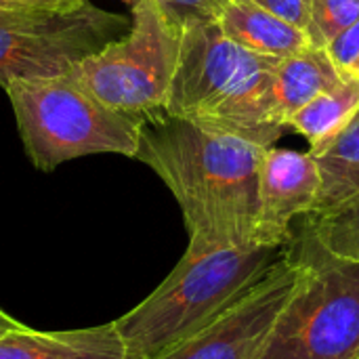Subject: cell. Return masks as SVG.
<instances>
[{
  "instance_id": "obj_12",
  "label": "cell",
  "mask_w": 359,
  "mask_h": 359,
  "mask_svg": "<svg viewBox=\"0 0 359 359\" xmlns=\"http://www.w3.org/2000/svg\"><path fill=\"white\" fill-rule=\"evenodd\" d=\"M345 78L347 76L337 69L326 48L309 46L280 59L273 72V105L278 118L286 126L299 109L322 93L339 86Z\"/></svg>"
},
{
  "instance_id": "obj_3",
  "label": "cell",
  "mask_w": 359,
  "mask_h": 359,
  "mask_svg": "<svg viewBox=\"0 0 359 359\" xmlns=\"http://www.w3.org/2000/svg\"><path fill=\"white\" fill-rule=\"evenodd\" d=\"M282 252L189 240L170 276L141 305L114 322L126 359H156L187 339L259 280Z\"/></svg>"
},
{
  "instance_id": "obj_14",
  "label": "cell",
  "mask_w": 359,
  "mask_h": 359,
  "mask_svg": "<svg viewBox=\"0 0 359 359\" xmlns=\"http://www.w3.org/2000/svg\"><path fill=\"white\" fill-rule=\"evenodd\" d=\"M320 170V196L316 210H326L359 191V111L320 151L313 154Z\"/></svg>"
},
{
  "instance_id": "obj_11",
  "label": "cell",
  "mask_w": 359,
  "mask_h": 359,
  "mask_svg": "<svg viewBox=\"0 0 359 359\" xmlns=\"http://www.w3.org/2000/svg\"><path fill=\"white\" fill-rule=\"evenodd\" d=\"M217 23L238 46L276 59L297 55L311 46L303 29L263 8L255 0H225Z\"/></svg>"
},
{
  "instance_id": "obj_18",
  "label": "cell",
  "mask_w": 359,
  "mask_h": 359,
  "mask_svg": "<svg viewBox=\"0 0 359 359\" xmlns=\"http://www.w3.org/2000/svg\"><path fill=\"white\" fill-rule=\"evenodd\" d=\"M326 53L343 76H359V17L326 46Z\"/></svg>"
},
{
  "instance_id": "obj_19",
  "label": "cell",
  "mask_w": 359,
  "mask_h": 359,
  "mask_svg": "<svg viewBox=\"0 0 359 359\" xmlns=\"http://www.w3.org/2000/svg\"><path fill=\"white\" fill-rule=\"evenodd\" d=\"M263 8L271 11L273 15L282 17L284 21L297 25L307 34L309 25V2L311 0H255Z\"/></svg>"
},
{
  "instance_id": "obj_2",
  "label": "cell",
  "mask_w": 359,
  "mask_h": 359,
  "mask_svg": "<svg viewBox=\"0 0 359 359\" xmlns=\"http://www.w3.org/2000/svg\"><path fill=\"white\" fill-rule=\"evenodd\" d=\"M280 59L231 42L217 21H189L164 111L202 128L271 147L286 128L273 105Z\"/></svg>"
},
{
  "instance_id": "obj_9",
  "label": "cell",
  "mask_w": 359,
  "mask_h": 359,
  "mask_svg": "<svg viewBox=\"0 0 359 359\" xmlns=\"http://www.w3.org/2000/svg\"><path fill=\"white\" fill-rule=\"evenodd\" d=\"M320 170L311 151L267 147L259 172L255 244L284 248L292 242V221L316 210Z\"/></svg>"
},
{
  "instance_id": "obj_21",
  "label": "cell",
  "mask_w": 359,
  "mask_h": 359,
  "mask_svg": "<svg viewBox=\"0 0 359 359\" xmlns=\"http://www.w3.org/2000/svg\"><path fill=\"white\" fill-rule=\"evenodd\" d=\"M27 13H36V8H29V6H23V4H15V2L0 0V23L11 21V19H17V17H23V15H27Z\"/></svg>"
},
{
  "instance_id": "obj_1",
  "label": "cell",
  "mask_w": 359,
  "mask_h": 359,
  "mask_svg": "<svg viewBox=\"0 0 359 359\" xmlns=\"http://www.w3.org/2000/svg\"><path fill=\"white\" fill-rule=\"evenodd\" d=\"M265 149L158 111L143 118L137 160L179 202L189 240L248 248L257 246V194Z\"/></svg>"
},
{
  "instance_id": "obj_16",
  "label": "cell",
  "mask_w": 359,
  "mask_h": 359,
  "mask_svg": "<svg viewBox=\"0 0 359 359\" xmlns=\"http://www.w3.org/2000/svg\"><path fill=\"white\" fill-rule=\"evenodd\" d=\"M359 17V0H311L307 38L311 46L326 48Z\"/></svg>"
},
{
  "instance_id": "obj_13",
  "label": "cell",
  "mask_w": 359,
  "mask_h": 359,
  "mask_svg": "<svg viewBox=\"0 0 359 359\" xmlns=\"http://www.w3.org/2000/svg\"><path fill=\"white\" fill-rule=\"evenodd\" d=\"M359 111V76H347L332 90L322 93L299 109L286 124L297 130L307 143L309 151L324 149Z\"/></svg>"
},
{
  "instance_id": "obj_6",
  "label": "cell",
  "mask_w": 359,
  "mask_h": 359,
  "mask_svg": "<svg viewBox=\"0 0 359 359\" xmlns=\"http://www.w3.org/2000/svg\"><path fill=\"white\" fill-rule=\"evenodd\" d=\"M305 276L257 359H359V263L301 242Z\"/></svg>"
},
{
  "instance_id": "obj_15",
  "label": "cell",
  "mask_w": 359,
  "mask_h": 359,
  "mask_svg": "<svg viewBox=\"0 0 359 359\" xmlns=\"http://www.w3.org/2000/svg\"><path fill=\"white\" fill-rule=\"evenodd\" d=\"M303 244L330 259L359 263V191L326 210L307 215Z\"/></svg>"
},
{
  "instance_id": "obj_8",
  "label": "cell",
  "mask_w": 359,
  "mask_h": 359,
  "mask_svg": "<svg viewBox=\"0 0 359 359\" xmlns=\"http://www.w3.org/2000/svg\"><path fill=\"white\" fill-rule=\"evenodd\" d=\"M305 269L301 255L284 250L259 280L156 359H257Z\"/></svg>"
},
{
  "instance_id": "obj_4",
  "label": "cell",
  "mask_w": 359,
  "mask_h": 359,
  "mask_svg": "<svg viewBox=\"0 0 359 359\" xmlns=\"http://www.w3.org/2000/svg\"><path fill=\"white\" fill-rule=\"evenodd\" d=\"M4 90L25 154L38 170L50 172L95 154L137 158L143 118L103 105L72 78L13 80Z\"/></svg>"
},
{
  "instance_id": "obj_10",
  "label": "cell",
  "mask_w": 359,
  "mask_h": 359,
  "mask_svg": "<svg viewBox=\"0 0 359 359\" xmlns=\"http://www.w3.org/2000/svg\"><path fill=\"white\" fill-rule=\"evenodd\" d=\"M0 359H126V353L111 322L61 332H38L23 326L0 337Z\"/></svg>"
},
{
  "instance_id": "obj_23",
  "label": "cell",
  "mask_w": 359,
  "mask_h": 359,
  "mask_svg": "<svg viewBox=\"0 0 359 359\" xmlns=\"http://www.w3.org/2000/svg\"><path fill=\"white\" fill-rule=\"evenodd\" d=\"M122 2H124V4H128V6H135V4H137L139 0H122Z\"/></svg>"
},
{
  "instance_id": "obj_20",
  "label": "cell",
  "mask_w": 359,
  "mask_h": 359,
  "mask_svg": "<svg viewBox=\"0 0 359 359\" xmlns=\"http://www.w3.org/2000/svg\"><path fill=\"white\" fill-rule=\"evenodd\" d=\"M6 2L23 4L36 11H74L88 0H6Z\"/></svg>"
},
{
  "instance_id": "obj_17",
  "label": "cell",
  "mask_w": 359,
  "mask_h": 359,
  "mask_svg": "<svg viewBox=\"0 0 359 359\" xmlns=\"http://www.w3.org/2000/svg\"><path fill=\"white\" fill-rule=\"evenodd\" d=\"M164 15L183 27L189 21H217L225 0H156Z\"/></svg>"
},
{
  "instance_id": "obj_5",
  "label": "cell",
  "mask_w": 359,
  "mask_h": 359,
  "mask_svg": "<svg viewBox=\"0 0 359 359\" xmlns=\"http://www.w3.org/2000/svg\"><path fill=\"white\" fill-rule=\"evenodd\" d=\"M181 46V27L156 0L130 6V29L76 63L67 78L103 105L147 118L164 111Z\"/></svg>"
},
{
  "instance_id": "obj_7",
  "label": "cell",
  "mask_w": 359,
  "mask_h": 359,
  "mask_svg": "<svg viewBox=\"0 0 359 359\" xmlns=\"http://www.w3.org/2000/svg\"><path fill=\"white\" fill-rule=\"evenodd\" d=\"M130 29L124 15L90 0L74 11H36L0 23V86L57 78Z\"/></svg>"
},
{
  "instance_id": "obj_22",
  "label": "cell",
  "mask_w": 359,
  "mask_h": 359,
  "mask_svg": "<svg viewBox=\"0 0 359 359\" xmlns=\"http://www.w3.org/2000/svg\"><path fill=\"white\" fill-rule=\"evenodd\" d=\"M19 328H23V324H19L17 320H13L11 316H6V313L0 309V337H4V334H8V332H15V330H19Z\"/></svg>"
}]
</instances>
